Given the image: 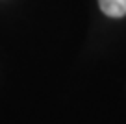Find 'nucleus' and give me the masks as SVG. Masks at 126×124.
Listing matches in <instances>:
<instances>
[{
    "label": "nucleus",
    "mask_w": 126,
    "mask_h": 124,
    "mask_svg": "<svg viewBox=\"0 0 126 124\" xmlns=\"http://www.w3.org/2000/svg\"><path fill=\"white\" fill-rule=\"evenodd\" d=\"M98 6L108 17H124L126 15V0H98Z\"/></svg>",
    "instance_id": "1"
}]
</instances>
